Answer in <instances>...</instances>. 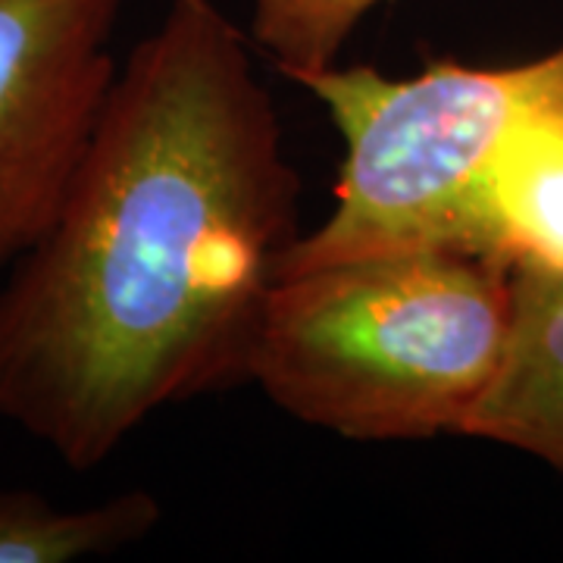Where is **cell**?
Listing matches in <instances>:
<instances>
[{"mask_svg":"<svg viewBox=\"0 0 563 563\" xmlns=\"http://www.w3.org/2000/svg\"><path fill=\"white\" fill-rule=\"evenodd\" d=\"M251 47L217 0H173L0 288V417L73 470L166 407L247 383L301 235V176Z\"/></svg>","mask_w":563,"mask_h":563,"instance_id":"1","label":"cell"},{"mask_svg":"<svg viewBox=\"0 0 563 563\" xmlns=\"http://www.w3.org/2000/svg\"><path fill=\"white\" fill-rule=\"evenodd\" d=\"M317 98L344 144L335 217L354 242L563 269V44L404 79L335 66Z\"/></svg>","mask_w":563,"mask_h":563,"instance_id":"2","label":"cell"},{"mask_svg":"<svg viewBox=\"0 0 563 563\" xmlns=\"http://www.w3.org/2000/svg\"><path fill=\"white\" fill-rule=\"evenodd\" d=\"M510 329V266L451 247L282 273L247 383L351 442L463 435Z\"/></svg>","mask_w":563,"mask_h":563,"instance_id":"3","label":"cell"},{"mask_svg":"<svg viewBox=\"0 0 563 563\" xmlns=\"http://www.w3.org/2000/svg\"><path fill=\"white\" fill-rule=\"evenodd\" d=\"M122 0H0V269L60 213L120 63Z\"/></svg>","mask_w":563,"mask_h":563,"instance_id":"4","label":"cell"},{"mask_svg":"<svg viewBox=\"0 0 563 563\" xmlns=\"http://www.w3.org/2000/svg\"><path fill=\"white\" fill-rule=\"evenodd\" d=\"M463 435L517 448L563 473V269H510L501 363Z\"/></svg>","mask_w":563,"mask_h":563,"instance_id":"5","label":"cell"},{"mask_svg":"<svg viewBox=\"0 0 563 563\" xmlns=\"http://www.w3.org/2000/svg\"><path fill=\"white\" fill-rule=\"evenodd\" d=\"M163 520L157 495L132 488L76 510L29 488H0V563H69L147 539Z\"/></svg>","mask_w":563,"mask_h":563,"instance_id":"6","label":"cell"},{"mask_svg":"<svg viewBox=\"0 0 563 563\" xmlns=\"http://www.w3.org/2000/svg\"><path fill=\"white\" fill-rule=\"evenodd\" d=\"M385 0H254L251 41L282 76L301 79L335 66L344 44Z\"/></svg>","mask_w":563,"mask_h":563,"instance_id":"7","label":"cell"}]
</instances>
